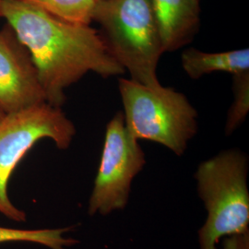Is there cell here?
<instances>
[{"instance_id":"3957f363","label":"cell","mask_w":249,"mask_h":249,"mask_svg":"<svg viewBox=\"0 0 249 249\" xmlns=\"http://www.w3.org/2000/svg\"><path fill=\"white\" fill-rule=\"evenodd\" d=\"M92 20L130 80L155 88L161 85L157 68L163 53L150 0H102L95 2Z\"/></svg>"},{"instance_id":"4fadbf2b","label":"cell","mask_w":249,"mask_h":249,"mask_svg":"<svg viewBox=\"0 0 249 249\" xmlns=\"http://www.w3.org/2000/svg\"><path fill=\"white\" fill-rule=\"evenodd\" d=\"M223 249H249V231L223 238Z\"/></svg>"},{"instance_id":"8992f818","label":"cell","mask_w":249,"mask_h":249,"mask_svg":"<svg viewBox=\"0 0 249 249\" xmlns=\"http://www.w3.org/2000/svg\"><path fill=\"white\" fill-rule=\"evenodd\" d=\"M145 163V153L139 141L125 128L123 113H116L107 125L98 172L89 196V216H107L124 210L134 178Z\"/></svg>"},{"instance_id":"9a60e30c","label":"cell","mask_w":249,"mask_h":249,"mask_svg":"<svg viewBox=\"0 0 249 249\" xmlns=\"http://www.w3.org/2000/svg\"><path fill=\"white\" fill-rule=\"evenodd\" d=\"M1 6H2V0H0V17H1Z\"/></svg>"},{"instance_id":"5bb4252c","label":"cell","mask_w":249,"mask_h":249,"mask_svg":"<svg viewBox=\"0 0 249 249\" xmlns=\"http://www.w3.org/2000/svg\"><path fill=\"white\" fill-rule=\"evenodd\" d=\"M5 116H6V115H5V114L1 111V109H0V122L4 119V117H5Z\"/></svg>"},{"instance_id":"9c48e42d","label":"cell","mask_w":249,"mask_h":249,"mask_svg":"<svg viewBox=\"0 0 249 249\" xmlns=\"http://www.w3.org/2000/svg\"><path fill=\"white\" fill-rule=\"evenodd\" d=\"M181 61L184 71L193 80L213 72H227L233 76L249 71V49L205 53L195 48H189L182 53Z\"/></svg>"},{"instance_id":"ba28073f","label":"cell","mask_w":249,"mask_h":249,"mask_svg":"<svg viewBox=\"0 0 249 249\" xmlns=\"http://www.w3.org/2000/svg\"><path fill=\"white\" fill-rule=\"evenodd\" d=\"M162 50L172 52L190 41L199 24L198 0H150Z\"/></svg>"},{"instance_id":"7a4b0ae2","label":"cell","mask_w":249,"mask_h":249,"mask_svg":"<svg viewBox=\"0 0 249 249\" xmlns=\"http://www.w3.org/2000/svg\"><path fill=\"white\" fill-rule=\"evenodd\" d=\"M248 173V156L236 149L199 163L195 178L207 211L198 231L199 249H217L223 238L249 231Z\"/></svg>"},{"instance_id":"30bf717a","label":"cell","mask_w":249,"mask_h":249,"mask_svg":"<svg viewBox=\"0 0 249 249\" xmlns=\"http://www.w3.org/2000/svg\"><path fill=\"white\" fill-rule=\"evenodd\" d=\"M71 231V228L55 229H14L0 226V244L25 242L41 245L50 249H68L75 246L79 241L65 234Z\"/></svg>"},{"instance_id":"6da1fadb","label":"cell","mask_w":249,"mask_h":249,"mask_svg":"<svg viewBox=\"0 0 249 249\" xmlns=\"http://www.w3.org/2000/svg\"><path fill=\"white\" fill-rule=\"evenodd\" d=\"M5 18L35 64L46 103L61 108L65 89L87 73L124 74L102 35L89 25L68 22L21 0H2Z\"/></svg>"},{"instance_id":"52a82bcc","label":"cell","mask_w":249,"mask_h":249,"mask_svg":"<svg viewBox=\"0 0 249 249\" xmlns=\"http://www.w3.org/2000/svg\"><path fill=\"white\" fill-rule=\"evenodd\" d=\"M46 103L35 64L8 25L0 31V109L5 115Z\"/></svg>"},{"instance_id":"2e32d148","label":"cell","mask_w":249,"mask_h":249,"mask_svg":"<svg viewBox=\"0 0 249 249\" xmlns=\"http://www.w3.org/2000/svg\"><path fill=\"white\" fill-rule=\"evenodd\" d=\"M98 1H102V0H95V2H98Z\"/></svg>"},{"instance_id":"7c38bea8","label":"cell","mask_w":249,"mask_h":249,"mask_svg":"<svg viewBox=\"0 0 249 249\" xmlns=\"http://www.w3.org/2000/svg\"><path fill=\"white\" fill-rule=\"evenodd\" d=\"M233 102L225 124V134L231 135L246 120L249 112V71L233 75Z\"/></svg>"},{"instance_id":"277c9868","label":"cell","mask_w":249,"mask_h":249,"mask_svg":"<svg viewBox=\"0 0 249 249\" xmlns=\"http://www.w3.org/2000/svg\"><path fill=\"white\" fill-rule=\"evenodd\" d=\"M125 128L137 141L158 143L182 156L197 132V112L187 96L172 88H151L119 79Z\"/></svg>"},{"instance_id":"5b68a950","label":"cell","mask_w":249,"mask_h":249,"mask_svg":"<svg viewBox=\"0 0 249 249\" xmlns=\"http://www.w3.org/2000/svg\"><path fill=\"white\" fill-rule=\"evenodd\" d=\"M75 135L71 120L61 108L48 103L6 115L0 122V213L11 221H26V213L9 196L13 172L36 143L48 139L57 149L67 150Z\"/></svg>"},{"instance_id":"8fae6325","label":"cell","mask_w":249,"mask_h":249,"mask_svg":"<svg viewBox=\"0 0 249 249\" xmlns=\"http://www.w3.org/2000/svg\"><path fill=\"white\" fill-rule=\"evenodd\" d=\"M55 18L81 25H89L95 0H21Z\"/></svg>"}]
</instances>
